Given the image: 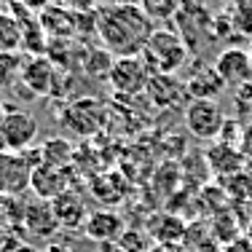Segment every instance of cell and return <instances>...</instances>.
Wrapping results in <instances>:
<instances>
[{"instance_id": "6da1fadb", "label": "cell", "mask_w": 252, "mask_h": 252, "mask_svg": "<svg viewBox=\"0 0 252 252\" xmlns=\"http://www.w3.org/2000/svg\"><path fill=\"white\" fill-rule=\"evenodd\" d=\"M97 35L113 57H140L153 35V19L134 3H99Z\"/></svg>"}, {"instance_id": "7a4b0ae2", "label": "cell", "mask_w": 252, "mask_h": 252, "mask_svg": "<svg viewBox=\"0 0 252 252\" xmlns=\"http://www.w3.org/2000/svg\"><path fill=\"white\" fill-rule=\"evenodd\" d=\"M153 75H175L188 62V46L172 30H153L151 40L140 54Z\"/></svg>"}, {"instance_id": "3957f363", "label": "cell", "mask_w": 252, "mask_h": 252, "mask_svg": "<svg viewBox=\"0 0 252 252\" xmlns=\"http://www.w3.org/2000/svg\"><path fill=\"white\" fill-rule=\"evenodd\" d=\"M185 126L196 140H218L225 126V113L215 99H193L185 105Z\"/></svg>"}, {"instance_id": "277c9868", "label": "cell", "mask_w": 252, "mask_h": 252, "mask_svg": "<svg viewBox=\"0 0 252 252\" xmlns=\"http://www.w3.org/2000/svg\"><path fill=\"white\" fill-rule=\"evenodd\" d=\"M0 131H3V140H5V151L25 153L38 137V121L27 110L5 105L3 116H0Z\"/></svg>"}, {"instance_id": "5b68a950", "label": "cell", "mask_w": 252, "mask_h": 252, "mask_svg": "<svg viewBox=\"0 0 252 252\" xmlns=\"http://www.w3.org/2000/svg\"><path fill=\"white\" fill-rule=\"evenodd\" d=\"M151 75L153 73H151V67L145 64L142 57H118L116 62H113V67H110L107 81H110V86L116 89L118 94L131 97V94L145 92Z\"/></svg>"}, {"instance_id": "8992f818", "label": "cell", "mask_w": 252, "mask_h": 252, "mask_svg": "<svg viewBox=\"0 0 252 252\" xmlns=\"http://www.w3.org/2000/svg\"><path fill=\"white\" fill-rule=\"evenodd\" d=\"M30 180H32V166L25 158V153H0V196L3 199L30 193Z\"/></svg>"}, {"instance_id": "52a82bcc", "label": "cell", "mask_w": 252, "mask_h": 252, "mask_svg": "<svg viewBox=\"0 0 252 252\" xmlns=\"http://www.w3.org/2000/svg\"><path fill=\"white\" fill-rule=\"evenodd\" d=\"M73 188L70 183V169H57V166L40 164L38 169H32V180H30V193L40 201H54L62 193Z\"/></svg>"}, {"instance_id": "ba28073f", "label": "cell", "mask_w": 252, "mask_h": 252, "mask_svg": "<svg viewBox=\"0 0 252 252\" xmlns=\"http://www.w3.org/2000/svg\"><path fill=\"white\" fill-rule=\"evenodd\" d=\"M59 228L62 225L57 220V212H54L51 201H40L35 196L27 199L25 218H22V231L35 239H51V236H57Z\"/></svg>"}, {"instance_id": "9c48e42d", "label": "cell", "mask_w": 252, "mask_h": 252, "mask_svg": "<svg viewBox=\"0 0 252 252\" xmlns=\"http://www.w3.org/2000/svg\"><path fill=\"white\" fill-rule=\"evenodd\" d=\"M215 70L223 78L225 89H239L252 81V59L244 49H225L215 59Z\"/></svg>"}, {"instance_id": "30bf717a", "label": "cell", "mask_w": 252, "mask_h": 252, "mask_svg": "<svg viewBox=\"0 0 252 252\" xmlns=\"http://www.w3.org/2000/svg\"><path fill=\"white\" fill-rule=\"evenodd\" d=\"M124 218L113 209H97V212L89 215L83 233H86L92 242H102V244H113L124 236Z\"/></svg>"}, {"instance_id": "8fae6325", "label": "cell", "mask_w": 252, "mask_h": 252, "mask_svg": "<svg viewBox=\"0 0 252 252\" xmlns=\"http://www.w3.org/2000/svg\"><path fill=\"white\" fill-rule=\"evenodd\" d=\"M38 22L43 27V32L49 35V40H70L78 35V19L73 11H67L64 5L51 3L46 11L38 14Z\"/></svg>"}, {"instance_id": "7c38bea8", "label": "cell", "mask_w": 252, "mask_h": 252, "mask_svg": "<svg viewBox=\"0 0 252 252\" xmlns=\"http://www.w3.org/2000/svg\"><path fill=\"white\" fill-rule=\"evenodd\" d=\"M183 86H185V94L190 97V102H193V99H215V102H218V94L225 89V83H223V78L218 75L215 64H212V67L199 64L193 73L185 78Z\"/></svg>"}, {"instance_id": "4fadbf2b", "label": "cell", "mask_w": 252, "mask_h": 252, "mask_svg": "<svg viewBox=\"0 0 252 252\" xmlns=\"http://www.w3.org/2000/svg\"><path fill=\"white\" fill-rule=\"evenodd\" d=\"M51 207H54V212H57L59 225L67 228V231H78V228H83L89 220L86 201H83V196L73 188H70L67 193H62L59 199H54Z\"/></svg>"}, {"instance_id": "5bb4252c", "label": "cell", "mask_w": 252, "mask_h": 252, "mask_svg": "<svg viewBox=\"0 0 252 252\" xmlns=\"http://www.w3.org/2000/svg\"><path fill=\"white\" fill-rule=\"evenodd\" d=\"M207 164H209V172H215L218 177H231L244 169L247 158H244V153L239 148L218 142V145H212L207 151Z\"/></svg>"}, {"instance_id": "9a60e30c", "label": "cell", "mask_w": 252, "mask_h": 252, "mask_svg": "<svg viewBox=\"0 0 252 252\" xmlns=\"http://www.w3.org/2000/svg\"><path fill=\"white\" fill-rule=\"evenodd\" d=\"M25 49V32L22 22L16 19L14 11L0 8V57H14L16 51Z\"/></svg>"}, {"instance_id": "2e32d148", "label": "cell", "mask_w": 252, "mask_h": 252, "mask_svg": "<svg viewBox=\"0 0 252 252\" xmlns=\"http://www.w3.org/2000/svg\"><path fill=\"white\" fill-rule=\"evenodd\" d=\"M148 97H151L156 105H175L185 97V86L177 81L175 75H151L148 81Z\"/></svg>"}, {"instance_id": "e0dca14e", "label": "cell", "mask_w": 252, "mask_h": 252, "mask_svg": "<svg viewBox=\"0 0 252 252\" xmlns=\"http://www.w3.org/2000/svg\"><path fill=\"white\" fill-rule=\"evenodd\" d=\"M22 81L30 83V89L38 94L51 92V83H54V67L46 62L43 57H32L27 59V64L22 67Z\"/></svg>"}, {"instance_id": "ac0fdd59", "label": "cell", "mask_w": 252, "mask_h": 252, "mask_svg": "<svg viewBox=\"0 0 252 252\" xmlns=\"http://www.w3.org/2000/svg\"><path fill=\"white\" fill-rule=\"evenodd\" d=\"M40 156H43V164L57 166V169H70L75 158V148L64 137H51L40 145Z\"/></svg>"}, {"instance_id": "d6986e66", "label": "cell", "mask_w": 252, "mask_h": 252, "mask_svg": "<svg viewBox=\"0 0 252 252\" xmlns=\"http://www.w3.org/2000/svg\"><path fill=\"white\" fill-rule=\"evenodd\" d=\"M140 8L145 11L151 19H166V16L177 14L180 0H140Z\"/></svg>"}, {"instance_id": "ffe728a7", "label": "cell", "mask_w": 252, "mask_h": 252, "mask_svg": "<svg viewBox=\"0 0 252 252\" xmlns=\"http://www.w3.org/2000/svg\"><path fill=\"white\" fill-rule=\"evenodd\" d=\"M225 190L233 199H252V175L250 172H239V175L225 177Z\"/></svg>"}, {"instance_id": "44dd1931", "label": "cell", "mask_w": 252, "mask_h": 252, "mask_svg": "<svg viewBox=\"0 0 252 252\" xmlns=\"http://www.w3.org/2000/svg\"><path fill=\"white\" fill-rule=\"evenodd\" d=\"M145 233H140V231H124V236L118 239V247H121V252H145L148 247V242H145Z\"/></svg>"}, {"instance_id": "7402d4cb", "label": "cell", "mask_w": 252, "mask_h": 252, "mask_svg": "<svg viewBox=\"0 0 252 252\" xmlns=\"http://www.w3.org/2000/svg\"><path fill=\"white\" fill-rule=\"evenodd\" d=\"M233 102H236L239 113H252V81L239 86V89H233Z\"/></svg>"}, {"instance_id": "603a6c76", "label": "cell", "mask_w": 252, "mask_h": 252, "mask_svg": "<svg viewBox=\"0 0 252 252\" xmlns=\"http://www.w3.org/2000/svg\"><path fill=\"white\" fill-rule=\"evenodd\" d=\"M102 0H59V5H64L73 14H92V11L99 8Z\"/></svg>"}, {"instance_id": "cb8c5ba5", "label": "cell", "mask_w": 252, "mask_h": 252, "mask_svg": "<svg viewBox=\"0 0 252 252\" xmlns=\"http://www.w3.org/2000/svg\"><path fill=\"white\" fill-rule=\"evenodd\" d=\"M225 252H252V239L250 236H236L231 244H228Z\"/></svg>"}, {"instance_id": "d4e9b609", "label": "cell", "mask_w": 252, "mask_h": 252, "mask_svg": "<svg viewBox=\"0 0 252 252\" xmlns=\"http://www.w3.org/2000/svg\"><path fill=\"white\" fill-rule=\"evenodd\" d=\"M22 5H25L27 11H32V14H40V11H46L51 5V0H19Z\"/></svg>"}, {"instance_id": "484cf974", "label": "cell", "mask_w": 252, "mask_h": 252, "mask_svg": "<svg viewBox=\"0 0 252 252\" xmlns=\"http://www.w3.org/2000/svg\"><path fill=\"white\" fill-rule=\"evenodd\" d=\"M239 151L244 153V158H252V126L244 131V140H242V148Z\"/></svg>"}, {"instance_id": "4316f807", "label": "cell", "mask_w": 252, "mask_h": 252, "mask_svg": "<svg viewBox=\"0 0 252 252\" xmlns=\"http://www.w3.org/2000/svg\"><path fill=\"white\" fill-rule=\"evenodd\" d=\"M16 252H43V250H38V247H32V244H27V242H25V244H22V247L16 250Z\"/></svg>"}, {"instance_id": "83f0119b", "label": "cell", "mask_w": 252, "mask_h": 252, "mask_svg": "<svg viewBox=\"0 0 252 252\" xmlns=\"http://www.w3.org/2000/svg\"><path fill=\"white\" fill-rule=\"evenodd\" d=\"M0 228H5V207H3V196H0Z\"/></svg>"}, {"instance_id": "f1b7e54d", "label": "cell", "mask_w": 252, "mask_h": 252, "mask_svg": "<svg viewBox=\"0 0 252 252\" xmlns=\"http://www.w3.org/2000/svg\"><path fill=\"white\" fill-rule=\"evenodd\" d=\"M46 252H70L67 247H62V244H49V250Z\"/></svg>"}, {"instance_id": "f546056e", "label": "cell", "mask_w": 252, "mask_h": 252, "mask_svg": "<svg viewBox=\"0 0 252 252\" xmlns=\"http://www.w3.org/2000/svg\"><path fill=\"white\" fill-rule=\"evenodd\" d=\"M110 3H134V5H140V0H110Z\"/></svg>"}, {"instance_id": "4dcf8cb0", "label": "cell", "mask_w": 252, "mask_h": 252, "mask_svg": "<svg viewBox=\"0 0 252 252\" xmlns=\"http://www.w3.org/2000/svg\"><path fill=\"white\" fill-rule=\"evenodd\" d=\"M3 110H5V99H3V92H0V116H3Z\"/></svg>"}, {"instance_id": "1f68e13d", "label": "cell", "mask_w": 252, "mask_h": 252, "mask_svg": "<svg viewBox=\"0 0 252 252\" xmlns=\"http://www.w3.org/2000/svg\"><path fill=\"white\" fill-rule=\"evenodd\" d=\"M14 3H19V0H0V5H8V8H11Z\"/></svg>"}, {"instance_id": "d6a6232c", "label": "cell", "mask_w": 252, "mask_h": 252, "mask_svg": "<svg viewBox=\"0 0 252 252\" xmlns=\"http://www.w3.org/2000/svg\"><path fill=\"white\" fill-rule=\"evenodd\" d=\"M5 151V140H3V131H0V153Z\"/></svg>"}, {"instance_id": "836d02e7", "label": "cell", "mask_w": 252, "mask_h": 252, "mask_svg": "<svg viewBox=\"0 0 252 252\" xmlns=\"http://www.w3.org/2000/svg\"><path fill=\"white\" fill-rule=\"evenodd\" d=\"M250 59H252V46H250Z\"/></svg>"}, {"instance_id": "e575fe53", "label": "cell", "mask_w": 252, "mask_h": 252, "mask_svg": "<svg viewBox=\"0 0 252 252\" xmlns=\"http://www.w3.org/2000/svg\"><path fill=\"white\" fill-rule=\"evenodd\" d=\"M0 252H8V250H3V247H0Z\"/></svg>"}]
</instances>
